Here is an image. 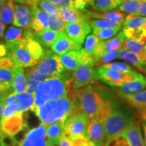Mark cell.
<instances>
[{
	"instance_id": "1",
	"label": "cell",
	"mask_w": 146,
	"mask_h": 146,
	"mask_svg": "<svg viewBox=\"0 0 146 146\" xmlns=\"http://www.w3.org/2000/svg\"><path fill=\"white\" fill-rule=\"evenodd\" d=\"M72 114L82 112L89 119L96 118L102 121L110 112L114 100L104 91L92 85L73 89Z\"/></svg>"
},
{
	"instance_id": "2",
	"label": "cell",
	"mask_w": 146,
	"mask_h": 146,
	"mask_svg": "<svg viewBox=\"0 0 146 146\" xmlns=\"http://www.w3.org/2000/svg\"><path fill=\"white\" fill-rule=\"evenodd\" d=\"M64 70L58 55L50 50L45 51L44 54L37 63L28 67L25 71L27 89L25 92L33 94L35 89L41 82L47 78L59 75Z\"/></svg>"
},
{
	"instance_id": "3",
	"label": "cell",
	"mask_w": 146,
	"mask_h": 146,
	"mask_svg": "<svg viewBox=\"0 0 146 146\" xmlns=\"http://www.w3.org/2000/svg\"><path fill=\"white\" fill-rule=\"evenodd\" d=\"M72 89V74L64 72L41 82L34 91L35 104L32 110L50 100L68 96Z\"/></svg>"
},
{
	"instance_id": "4",
	"label": "cell",
	"mask_w": 146,
	"mask_h": 146,
	"mask_svg": "<svg viewBox=\"0 0 146 146\" xmlns=\"http://www.w3.org/2000/svg\"><path fill=\"white\" fill-rule=\"evenodd\" d=\"M32 33L20 41L5 43L8 47V56L18 66L23 68L33 66L44 54L43 46L33 38Z\"/></svg>"
},
{
	"instance_id": "5",
	"label": "cell",
	"mask_w": 146,
	"mask_h": 146,
	"mask_svg": "<svg viewBox=\"0 0 146 146\" xmlns=\"http://www.w3.org/2000/svg\"><path fill=\"white\" fill-rule=\"evenodd\" d=\"M72 91L68 96L47 101L32 111L44 125L64 122L73 112Z\"/></svg>"
},
{
	"instance_id": "6",
	"label": "cell",
	"mask_w": 146,
	"mask_h": 146,
	"mask_svg": "<svg viewBox=\"0 0 146 146\" xmlns=\"http://www.w3.org/2000/svg\"><path fill=\"white\" fill-rule=\"evenodd\" d=\"M134 121L135 114L131 109L113 102L110 112L103 121L105 131L104 145Z\"/></svg>"
},
{
	"instance_id": "7",
	"label": "cell",
	"mask_w": 146,
	"mask_h": 146,
	"mask_svg": "<svg viewBox=\"0 0 146 146\" xmlns=\"http://www.w3.org/2000/svg\"><path fill=\"white\" fill-rule=\"evenodd\" d=\"M46 127L41 123L27 131L21 139L6 135L0 129V146H54L47 137Z\"/></svg>"
},
{
	"instance_id": "8",
	"label": "cell",
	"mask_w": 146,
	"mask_h": 146,
	"mask_svg": "<svg viewBox=\"0 0 146 146\" xmlns=\"http://www.w3.org/2000/svg\"><path fill=\"white\" fill-rule=\"evenodd\" d=\"M89 118L82 112L71 114L64 123L66 135L71 140L78 138L89 139L87 134V124Z\"/></svg>"
},
{
	"instance_id": "9",
	"label": "cell",
	"mask_w": 146,
	"mask_h": 146,
	"mask_svg": "<svg viewBox=\"0 0 146 146\" xmlns=\"http://www.w3.org/2000/svg\"><path fill=\"white\" fill-rule=\"evenodd\" d=\"M97 75L98 79L110 86L118 87L122 84L133 81L137 78L141 73L135 70L131 73H120L113 69L102 65L96 68Z\"/></svg>"
},
{
	"instance_id": "10",
	"label": "cell",
	"mask_w": 146,
	"mask_h": 146,
	"mask_svg": "<svg viewBox=\"0 0 146 146\" xmlns=\"http://www.w3.org/2000/svg\"><path fill=\"white\" fill-rule=\"evenodd\" d=\"M98 79L94 65L81 64L74 70L72 74V87L73 89L82 88L93 83Z\"/></svg>"
},
{
	"instance_id": "11",
	"label": "cell",
	"mask_w": 146,
	"mask_h": 146,
	"mask_svg": "<svg viewBox=\"0 0 146 146\" xmlns=\"http://www.w3.org/2000/svg\"><path fill=\"white\" fill-rule=\"evenodd\" d=\"M27 120L24 112H16L12 116L0 120V129L8 136H16L21 131L27 130Z\"/></svg>"
},
{
	"instance_id": "12",
	"label": "cell",
	"mask_w": 146,
	"mask_h": 146,
	"mask_svg": "<svg viewBox=\"0 0 146 146\" xmlns=\"http://www.w3.org/2000/svg\"><path fill=\"white\" fill-rule=\"evenodd\" d=\"M64 31L73 41L82 45L85 38L91 33V27L89 21H81L66 24Z\"/></svg>"
},
{
	"instance_id": "13",
	"label": "cell",
	"mask_w": 146,
	"mask_h": 146,
	"mask_svg": "<svg viewBox=\"0 0 146 146\" xmlns=\"http://www.w3.org/2000/svg\"><path fill=\"white\" fill-rule=\"evenodd\" d=\"M81 46L82 45L70 39L64 31H62L60 32L59 35L53 43L51 48L55 54L58 56H62L72 50L79 51L81 49Z\"/></svg>"
},
{
	"instance_id": "14",
	"label": "cell",
	"mask_w": 146,
	"mask_h": 146,
	"mask_svg": "<svg viewBox=\"0 0 146 146\" xmlns=\"http://www.w3.org/2000/svg\"><path fill=\"white\" fill-rule=\"evenodd\" d=\"M16 104L21 112H27L32 110L35 104V96L33 94L24 92L21 94L12 93L5 98L4 105Z\"/></svg>"
},
{
	"instance_id": "15",
	"label": "cell",
	"mask_w": 146,
	"mask_h": 146,
	"mask_svg": "<svg viewBox=\"0 0 146 146\" xmlns=\"http://www.w3.org/2000/svg\"><path fill=\"white\" fill-rule=\"evenodd\" d=\"M30 7L32 12L30 29L35 32H40L48 29L50 16L39 8L38 5H30Z\"/></svg>"
},
{
	"instance_id": "16",
	"label": "cell",
	"mask_w": 146,
	"mask_h": 146,
	"mask_svg": "<svg viewBox=\"0 0 146 146\" xmlns=\"http://www.w3.org/2000/svg\"><path fill=\"white\" fill-rule=\"evenodd\" d=\"M123 136L129 146H145L140 124L135 120L120 133Z\"/></svg>"
},
{
	"instance_id": "17",
	"label": "cell",
	"mask_w": 146,
	"mask_h": 146,
	"mask_svg": "<svg viewBox=\"0 0 146 146\" xmlns=\"http://www.w3.org/2000/svg\"><path fill=\"white\" fill-rule=\"evenodd\" d=\"M32 12L30 5L22 3L14 4V15L13 25L14 26L25 29H30Z\"/></svg>"
},
{
	"instance_id": "18",
	"label": "cell",
	"mask_w": 146,
	"mask_h": 146,
	"mask_svg": "<svg viewBox=\"0 0 146 146\" xmlns=\"http://www.w3.org/2000/svg\"><path fill=\"white\" fill-rule=\"evenodd\" d=\"M87 131L89 140L96 146H104L105 143V131L102 121L96 118L89 119Z\"/></svg>"
},
{
	"instance_id": "19",
	"label": "cell",
	"mask_w": 146,
	"mask_h": 146,
	"mask_svg": "<svg viewBox=\"0 0 146 146\" xmlns=\"http://www.w3.org/2000/svg\"><path fill=\"white\" fill-rule=\"evenodd\" d=\"M126 38L127 37L123 31H122L113 38H110V39L106 40V41H100L93 56L94 57V56H98L100 54L110 52V51L119 50L123 46V42Z\"/></svg>"
},
{
	"instance_id": "20",
	"label": "cell",
	"mask_w": 146,
	"mask_h": 146,
	"mask_svg": "<svg viewBox=\"0 0 146 146\" xmlns=\"http://www.w3.org/2000/svg\"><path fill=\"white\" fill-rule=\"evenodd\" d=\"M59 15L66 24L81 21H89V18L83 10L70 7H58Z\"/></svg>"
},
{
	"instance_id": "21",
	"label": "cell",
	"mask_w": 146,
	"mask_h": 146,
	"mask_svg": "<svg viewBox=\"0 0 146 146\" xmlns=\"http://www.w3.org/2000/svg\"><path fill=\"white\" fill-rule=\"evenodd\" d=\"M119 96L131 106L139 111H146V89L135 94H127L118 92Z\"/></svg>"
},
{
	"instance_id": "22",
	"label": "cell",
	"mask_w": 146,
	"mask_h": 146,
	"mask_svg": "<svg viewBox=\"0 0 146 146\" xmlns=\"http://www.w3.org/2000/svg\"><path fill=\"white\" fill-rule=\"evenodd\" d=\"M116 87L118 92L127 94H135L146 89V78L141 74L137 78H135L133 81L125 83Z\"/></svg>"
},
{
	"instance_id": "23",
	"label": "cell",
	"mask_w": 146,
	"mask_h": 146,
	"mask_svg": "<svg viewBox=\"0 0 146 146\" xmlns=\"http://www.w3.org/2000/svg\"><path fill=\"white\" fill-rule=\"evenodd\" d=\"M84 12L87 14L89 18H98V19H104L118 24H123L126 16V14L122 13L118 10H108L106 12H102V13L89 12L86 10H84Z\"/></svg>"
},
{
	"instance_id": "24",
	"label": "cell",
	"mask_w": 146,
	"mask_h": 146,
	"mask_svg": "<svg viewBox=\"0 0 146 146\" xmlns=\"http://www.w3.org/2000/svg\"><path fill=\"white\" fill-rule=\"evenodd\" d=\"M60 58L64 68L68 71L74 70L82 64L80 50L70 51L60 56Z\"/></svg>"
},
{
	"instance_id": "25",
	"label": "cell",
	"mask_w": 146,
	"mask_h": 146,
	"mask_svg": "<svg viewBox=\"0 0 146 146\" xmlns=\"http://www.w3.org/2000/svg\"><path fill=\"white\" fill-rule=\"evenodd\" d=\"M14 78L12 83V88L13 93L21 94L26 91L27 89V77L25 70L23 67L17 66L13 69Z\"/></svg>"
},
{
	"instance_id": "26",
	"label": "cell",
	"mask_w": 146,
	"mask_h": 146,
	"mask_svg": "<svg viewBox=\"0 0 146 146\" xmlns=\"http://www.w3.org/2000/svg\"><path fill=\"white\" fill-rule=\"evenodd\" d=\"M31 29H25L18 27H10L3 33V36L5 43L17 41L24 39L32 33Z\"/></svg>"
},
{
	"instance_id": "27",
	"label": "cell",
	"mask_w": 146,
	"mask_h": 146,
	"mask_svg": "<svg viewBox=\"0 0 146 146\" xmlns=\"http://www.w3.org/2000/svg\"><path fill=\"white\" fill-rule=\"evenodd\" d=\"M60 32H56L47 29L40 32L33 31L32 36L33 39L39 42L43 47H49L52 46L59 35Z\"/></svg>"
},
{
	"instance_id": "28",
	"label": "cell",
	"mask_w": 146,
	"mask_h": 146,
	"mask_svg": "<svg viewBox=\"0 0 146 146\" xmlns=\"http://www.w3.org/2000/svg\"><path fill=\"white\" fill-rule=\"evenodd\" d=\"M64 123V122H60V123L50 124L47 125L46 131L47 137L50 143L54 146L58 145L60 139L65 134Z\"/></svg>"
},
{
	"instance_id": "29",
	"label": "cell",
	"mask_w": 146,
	"mask_h": 146,
	"mask_svg": "<svg viewBox=\"0 0 146 146\" xmlns=\"http://www.w3.org/2000/svg\"><path fill=\"white\" fill-rule=\"evenodd\" d=\"M123 25V28L137 31H146V16L129 14L125 16Z\"/></svg>"
},
{
	"instance_id": "30",
	"label": "cell",
	"mask_w": 146,
	"mask_h": 146,
	"mask_svg": "<svg viewBox=\"0 0 146 146\" xmlns=\"http://www.w3.org/2000/svg\"><path fill=\"white\" fill-rule=\"evenodd\" d=\"M118 58L124 60L129 64L132 65L133 66H134L135 68H136L138 70L141 71V72L143 71V68L145 66L140 59V57L137 54L130 52V51L124 50L123 48H120L118 50Z\"/></svg>"
},
{
	"instance_id": "31",
	"label": "cell",
	"mask_w": 146,
	"mask_h": 146,
	"mask_svg": "<svg viewBox=\"0 0 146 146\" xmlns=\"http://www.w3.org/2000/svg\"><path fill=\"white\" fill-rule=\"evenodd\" d=\"M14 15V3L13 0H7L0 11V20L3 25H10L13 22Z\"/></svg>"
},
{
	"instance_id": "32",
	"label": "cell",
	"mask_w": 146,
	"mask_h": 146,
	"mask_svg": "<svg viewBox=\"0 0 146 146\" xmlns=\"http://www.w3.org/2000/svg\"><path fill=\"white\" fill-rule=\"evenodd\" d=\"M121 27L122 26L114 27V28L94 29L93 30V34H94L100 39V41H106L116 35L120 31Z\"/></svg>"
},
{
	"instance_id": "33",
	"label": "cell",
	"mask_w": 146,
	"mask_h": 146,
	"mask_svg": "<svg viewBox=\"0 0 146 146\" xmlns=\"http://www.w3.org/2000/svg\"><path fill=\"white\" fill-rule=\"evenodd\" d=\"M118 50H113L102 54L98 56H94V66L97 67L101 66L106 64L118 58Z\"/></svg>"
},
{
	"instance_id": "34",
	"label": "cell",
	"mask_w": 146,
	"mask_h": 146,
	"mask_svg": "<svg viewBox=\"0 0 146 146\" xmlns=\"http://www.w3.org/2000/svg\"><path fill=\"white\" fill-rule=\"evenodd\" d=\"M123 49L127 51H130L135 54H137L139 56H141L143 52L145 44L140 43L136 40L126 38L123 44Z\"/></svg>"
},
{
	"instance_id": "35",
	"label": "cell",
	"mask_w": 146,
	"mask_h": 146,
	"mask_svg": "<svg viewBox=\"0 0 146 146\" xmlns=\"http://www.w3.org/2000/svg\"><path fill=\"white\" fill-rule=\"evenodd\" d=\"M84 41L85 42H84L83 47L81 48L82 50L85 51L87 54L94 55L97 47L99 45L100 41V39L94 34H92L87 36Z\"/></svg>"
},
{
	"instance_id": "36",
	"label": "cell",
	"mask_w": 146,
	"mask_h": 146,
	"mask_svg": "<svg viewBox=\"0 0 146 146\" xmlns=\"http://www.w3.org/2000/svg\"><path fill=\"white\" fill-rule=\"evenodd\" d=\"M141 0H126L118 5V10L129 14H136Z\"/></svg>"
},
{
	"instance_id": "37",
	"label": "cell",
	"mask_w": 146,
	"mask_h": 146,
	"mask_svg": "<svg viewBox=\"0 0 146 146\" xmlns=\"http://www.w3.org/2000/svg\"><path fill=\"white\" fill-rule=\"evenodd\" d=\"M66 25L59 14L58 15L50 16V23H49L48 29L56 32H62Z\"/></svg>"
},
{
	"instance_id": "38",
	"label": "cell",
	"mask_w": 146,
	"mask_h": 146,
	"mask_svg": "<svg viewBox=\"0 0 146 146\" xmlns=\"http://www.w3.org/2000/svg\"><path fill=\"white\" fill-rule=\"evenodd\" d=\"M89 23L90 24L93 30L99 29L106 28H114L122 26V24H118L114 22L107 21L104 19H97V20H89Z\"/></svg>"
},
{
	"instance_id": "39",
	"label": "cell",
	"mask_w": 146,
	"mask_h": 146,
	"mask_svg": "<svg viewBox=\"0 0 146 146\" xmlns=\"http://www.w3.org/2000/svg\"><path fill=\"white\" fill-rule=\"evenodd\" d=\"M91 6L95 10L102 12L114 9L113 0H94Z\"/></svg>"
},
{
	"instance_id": "40",
	"label": "cell",
	"mask_w": 146,
	"mask_h": 146,
	"mask_svg": "<svg viewBox=\"0 0 146 146\" xmlns=\"http://www.w3.org/2000/svg\"><path fill=\"white\" fill-rule=\"evenodd\" d=\"M104 66L106 67H108V68H112L113 70L117 71L118 72L123 73V74H125V73H131L133 72V71H135V70H133L129 64L124 62H116L108 63L104 64Z\"/></svg>"
},
{
	"instance_id": "41",
	"label": "cell",
	"mask_w": 146,
	"mask_h": 146,
	"mask_svg": "<svg viewBox=\"0 0 146 146\" xmlns=\"http://www.w3.org/2000/svg\"><path fill=\"white\" fill-rule=\"evenodd\" d=\"M39 5L42 10H44L50 16L58 15V7L48 0H39Z\"/></svg>"
},
{
	"instance_id": "42",
	"label": "cell",
	"mask_w": 146,
	"mask_h": 146,
	"mask_svg": "<svg viewBox=\"0 0 146 146\" xmlns=\"http://www.w3.org/2000/svg\"><path fill=\"white\" fill-rule=\"evenodd\" d=\"M14 68H7L0 66V82L12 84L14 78Z\"/></svg>"
},
{
	"instance_id": "43",
	"label": "cell",
	"mask_w": 146,
	"mask_h": 146,
	"mask_svg": "<svg viewBox=\"0 0 146 146\" xmlns=\"http://www.w3.org/2000/svg\"><path fill=\"white\" fill-rule=\"evenodd\" d=\"M18 112H19V108H18L16 104L12 103L10 104L4 105L2 110V114H1V119H3V118L12 116V115L16 114Z\"/></svg>"
},
{
	"instance_id": "44",
	"label": "cell",
	"mask_w": 146,
	"mask_h": 146,
	"mask_svg": "<svg viewBox=\"0 0 146 146\" xmlns=\"http://www.w3.org/2000/svg\"><path fill=\"white\" fill-rule=\"evenodd\" d=\"M104 146H129V145L123 136L118 135L108 141Z\"/></svg>"
},
{
	"instance_id": "45",
	"label": "cell",
	"mask_w": 146,
	"mask_h": 146,
	"mask_svg": "<svg viewBox=\"0 0 146 146\" xmlns=\"http://www.w3.org/2000/svg\"><path fill=\"white\" fill-rule=\"evenodd\" d=\"M12 93V84L0 82V97H7Z\"/></svg>"
},
{
	"instance_id": "46",
	"label": "cell",
	"mask_w": 146,
	"mask_h": 146,
	"mask_svg": "<svg viewBox=\"0 0 146 146\" xmlns=\"http://www.w3.org/2000/svg\"><path fill=\"white\" fill-rule=\"evenodd\" d=\"M50 2L54 3L56 6L59 7H70L74 8V0H48Z\"/></svg>"
},
{
	"instance_id": "47",
	"label": "cell",
	"mask_w": 146,
	"mask_h": 146,
	"mask_svg": "<svg viewBox=\"0 0 146 146\" xmlns=\"http://www.w3.org/2000/svg\"><path fill=\"white\" fill-rule=\"evenodd\" d=\"M73 146H96L91 140L85 138H78L72 140Z\"/></svg>"
},
{
	"instance_id": "48",
	"label": "cell",
	"mask_w": 146,
	"mask_h": 146,
	"mask_svg": "<svg viewBox=\"0 0 146 146\" xmlns=\"http://www.w3.org/2000/svg\"><path fill=\"white\" fill-rule=\"evenodd\" d=\"M74 7L80 10H84L87 5H92L94 0H74Z\"/></svg>"
},
{
	"instance_id": "49",
	"label": "cell",
	"mask_w": 146,
	"mask_h": 146,
	"mask_svg": "<svg viewBox=\"0 0 146 146\" xmlns=\"http://www.w3.org/2000/svg\"><path fill=\"white\" fill-rule=\"evenodd\" d=\"M135 15L146 16V0H141L140 1L139 10Z\"/></svg>"
},
{
	"instance_id": "50",
	"label": "cell",
	"mask_w": 146,
	"mask_h": 146,
	"mask_svg": "<svg viewBox=\"0 0 146 146\" xmlns=\"http://www.w3.org/2000/svg\"><path fill=\"white\" fill-rule=\"evenodd\" d=\"M57 146H73L72 141L64 134L62 137L60 139Z\"/></svg>"
},
{
	"instance_id": "51",
	"label": "cell",
	"mask_w": 146,
	"mask_h": 146,
	"mask_svg": "<svg viewBox=\"0 0 146 146\" xmlns=\"http://www.w3.org/2000/svg\"><path fill=\"white\" fill-rule=\"evenodd\" d=\"M18 3H22V4H26L29 5H39V0H13Z\"/></svg>"
},
{
	"instance_id": "52",
	"label": "cell",
	"mask_w": 146,
	"mask_h": 146,
	"mask_svg": "<svg viewBox=\"0 0 146 146\" xmlns=\"http://www.w3.org/2000/svg\"><path fill=\"white\" fill-rule=\"evenodd\" d=\"M9 55L8 47L6 44H0V58L5 57Z\"/></svg>"
},
{
	"instance_id": "53",
	"label": "cell",
	"mask_w": 146,
	"mask_h": 146,
	"mask_svg": "<svg viewBox=\"0 0 146 146\" xmlns=\"http://www.w3.org/2000/svg\"><path fill=\"white\" fill-rule=\"evenodd\" d=\"M5 98H6V97L5 96L0 97V119H1V114H2V110H3V106H4V102H5Z\"/></svg>"
},
{
	"instance_id": "54",
	"label": "cell",
	"mask_w": 146,
	"mask_h": 146,
	"mask_svg": "<svg viewBox=\"0 0 146 146\" xmlns=\"http://www.w3.org/2000/svg\"><path fill=\"white\" fill-rule=\"evenodd\" d=\"M140 59H141V61L143 62L144 64L146 66V45H145L143 52L141 55V56H140Z\"/></svg>"
},
{
	"instance_id": "55",
	"label": "cell",
	"mask_w": 146,
	"mask_h": 146,
	"mask_svg": "<svg viewBox=\"0 0 146 146\" xmlns=\"http://www.w3.org/2000/svg\"><path fill=\"white\" fill-rule=\"evenodd\" d=\"M139 116L140 120L143 122L146 121V111H139Z\"/></svg>"
},
{
	"instance_id": "56",
	"label": "cell",
	"mask_w": 146,
	"mask_h": 146,
	"mask_svg": "<svg viewBox=\"0 0 146 146\" xmlns=\"http://www.w3.org/2000/svg\"><path fill=\"white\" fill-rule=\"evenodd\" d=\"M126 1V0H113V5H114V8H116L118 7L120 3H122L123 1Z\"/></svg>"
},
{
	"instance_id": "57",
	"label": "cell",
	"mask_w": 146,
	"mask_h": 146,
	"mask_svg": "<svg viewBox=\"0 0 146 146\" xmlns=\"http://www.w3.org/2000/svg\"><path fill=\"white\" fill-rule=\"evenodd\" d=\"M143 140L144 143H145V146H146V121L143 122Z\"/></svg>"
},
{
	"instance_id": "58",
	"label": "cell",
	"mask_w": 146,
	"mask_h": 146,
	"mask_svg": "<svg viewBox=\"0 0 146 146\" xmlns=\"http://www.w3.org/2000/svg\"><path fill=\"white\" fill-rule=\"evenodd\" d=\"M5 30V25L2 23V22L0 20V36H2L4 33Z\"/></svg>"
},
{
	"instance_id": "59",
	"label": "cell",
	"mask_w": 146,
	"mask_h": 146,
	"mask_svg": "<svg viewBox=\"0 0 146 146\" xmlns=\"http://www.w3.org/2000/svg\"><path fill=\"white\" fill-rule=\"evenodd\" d=\"M6 1L7 0H0V11H1V9H2L3 5H5V3Z\"/></svg>"
},
{
	"instance_id": "60",
	"label": "cell",
	"mask_w": 146,
	"mask_h": 146,
	"mask_svg": "<svg viewBox=\"0 0 146 146\" xmlns=\"http://www.w3.org/2000/svg\"><path fill=\"white\" fill-rule=\"evenodd\" d=\"M142 72H143L144 74H145V78H146V66H145V67L143 68V71H142Z\"/></svg>"
},
{
	"instance_id": "61",
	"label": "cell",
	"mask_w": 146,
	"mask_h": 146,
	"mask_svg": "<svg viewBox=\"0 0 146 146\" xmlns=\"http://www.w3.org/2000/svg\"><path fill=\"white\" fill-rule=\"evenodd\" d=\"M144 43H145V45H146V36H145V42H144Z\"/></svg>"
}]
</instances>
